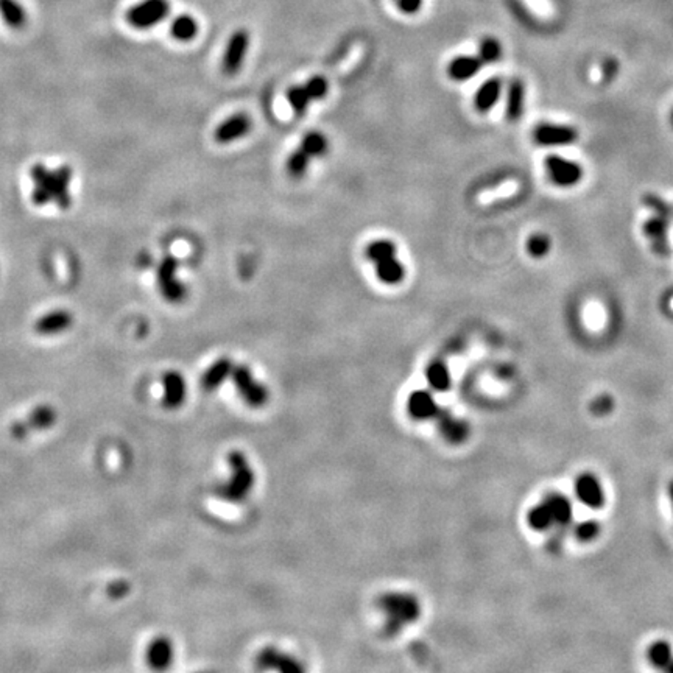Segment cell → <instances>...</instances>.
<instances>
[{"label": "cell", "mask_w": 673, "mask_h": 673, "mask_svg": "<svg viewBox=\"0 0 673 673\" xmlns=\"http://www.w3.org/2000/svg\"><path fill=\"white\" fill-rule=\"evenodd\" d=\"M378 607L384 616V631L388 636H396L404 631L421 616V603L410 592H385L380 596Z\"/></svg>", "instance_id": "6da1fadb"}, {"label": "cell", "mask_w": 673, "mask_h": 673, "mask_svg": "<svg viewBox=\"0 0 673 673\" xmlns=\"http://www.w3.org/2000/svg\"><path fill=\"white\" fill-rule=\"evenodd\" d=\"M228 465L231 474L228 480L215 486V496L228 504H242L250 496L255 486V469L246 459L245 454L234 450L228 455Z\"/></svg>", "instance_id": "7a4b0ae2"}, {"label": "cell", "mask_w": 673, "mask_h": 673, "mask_svg": "<svg viewBox=\"0 0 673 673\" xmlns=\"http://www.w3.org/2000/svg\"><path fill=\"white\" fill-rule=\"evenodd\" d=\"M231 379L234 382V387L239 393V396L242 398L243 403L246 405L252 407V409H261L265 404L268 403V390L267 387L261 384L252 374L251 369L245 365H234Z\"/></svg>", "instance_id": "3957f363"}, {"label": "cell", "mask_w": 673, "mask_h": 673, "mask_svg": "<svg viewBox=\"0 0 673 673\" xmlns=\"http://www.w3.org/2000/svg\"><path fill=\"white\" fill-rule=\"evenodd\" d=\"M544 169L551 183L563 189L577 186L584 176L583 167L577 160L558 156V154H548L544 158Z\"/></svg>", "instance_id": "277c9868"}, {"label": "cell", "mask_w": 673, "mask_h": 673, "mask_svg": "<svg viewBox=\"0 0 673 673\" xmlns=\"http://www.w3.org/2000/svg\"><path fill=\"white\" fill-rule=\"evenodd\" d=\"M178 259L174 256H165L158 265L156 271V281L160 295L164 296L165 301L172 304H180L187 296V288L184 284L176 277L178 271Z\"/></svg>", "instance_id": "5b68a950"}, {"label": "cell", "mask_w": 673, "mask_h": 673, "mask_svg": "<svg viewBox=\"0 0 673 673\" xmlns=\"http://www.w3.org/2000/svg\"><path fill=\"white\" fill-rule=\"evenodd\" d=\"M169 13V0H142L128 10L127 21L134 28L147 30L163 22Z\"/></svg>", "instance_id": "8992f818"}, {"label": "cell", "mask_w": 673, "mask_h": 673, "mask_svg": "<svg viewBox=\"0 0 673 673\" xmlns=\"http://www.w3.org/2000/svg\"><path fill=\"white\" fill-rule=\"evenodd\" d=\"M58 413L55 410V407L48 404L38 405L30 415L22 419V421H16L11 424L10 434L15 440H24L27 438L28 434H32L35 430H46L50 429L52 425L57 423Z\"/></svg>", "instance_id": "52a82bcc"}, {"label": "cell", "mask_w": 673, "mask_h": 673, "mask_svg": "<svg viewBox=\"0 0 673 673\" xmlns=\"http://www.w3.org/2000/svg\"><path fill=\"white\" fill-rule=\"evenodd\" d=\"M250 48V35L246 30H236L226 42L223 57H221V71L225 75L232 77L242 69L243 61Z\"/></svg>", "instance_id": "ba28073f"}, {"label": "cell", "mask_w": 673, "mask_h": 673, "mask_svg": "<svg viewBox=\"0 0 673 673\" xmlns=\"http://www.w3.org/2000/svg\"><path fill=\"white\" fill-rule=\"evenodd\" d=\"M533 140L541 147H564L575 144L578 140V131L569 125L541 123L533 129Z\"/></svg>", "instance_id": "9c48e42d"}, {"label": "cell", "mask_w": 673, "mask_h": 673, "mask_svg": "<svg viewBox=\"0 0 673 673\" xmlns=\"http://www.w3.org/2000/svg\"><path fill=\"white\" fill-rule=\"evenodd\" d=\"M256 667L259 670H275L281 673L304 672V665L298 659L286 652L277 650L276 647H265L264 650L259 652Z\"/></svg>", "instance_id": "30bf717a"}, {"label": "cell", "mask_w": 673, "mask_h": 673, "mask_svg": "<svg viewBox=\"0 0 673 673\" xmlns=\"http://www.w3.org/2000/svg\"><path fill=\"white\" fill-rule=\"evenodd\" d=\"M670 221H672L670 219L661 217V215L654 214L653 217L647 219L644 221V225H642V231H644L647 242L650 243L654 255H658L661 257L670 256V242H669Z\"/></svg>", "instance_id": "8fae6325"}, {"label": "cell", "mask_w": 673, "mask_h": 673, "mask_svg": "<svg viewBox=\"0 0 673 673\" xmlns=\"http://www.w3.org/2000/svg\"><path fill=\"white\" fill-rule=\"evenodd\" d=\"M435 421L441 436L450 444L465 443L469 438V434H471V427H469L465 419L455 416L450 410L441 409Z\"/></svg>", "instance_id": "7c38bea8"}, {"label": "cell", "mask_w": 673, "mask_h": 673, "mask_svg": "<svg viewBox=\"0 0 673 673\" xmlns=\"http://www.w3.org/2000/svg\"><path fill=\"white\" fill-rule=\"evenodd\" d=\"M575 494L580 502L594 510L602 508L607 502V496H605L600 480L592 474H583L582 477L577 479Z\"/></svg>", "instance_id": "4fadbf2b"}, {"label": "cell", "mask_w": 673, "mask_h": 673, "mask_svg": "<svg viewBox=\"0 0 673 673\" xmlns=\"http://www.w3.org/2000/svg\"><path fill=\"white\" fill-rule=\"evenodd\" d=\"M252 122L248 114L237 113L231 117H228L215 129V140L219 144H231L234 140L242 139L243 136L251 131Z\"/></svg>", "instance_id": "5bb4252c"}, {"label": "cell", "mask_w": 673, "mask_h": 673, "mask_svg": "<svg viewBox=\"0 0 673 673\" xmlns=\"http://www.w3.org/2000/svg\"><path fill=\"white\" fill-rule=\"evenodd\" d=\"M440 410L441 407L427 390L413 391L407 399V412H409L410 418L416 419V421H430V419L435 421Z\"/></svg>", "instance_id": "9a60e30c"}, {"label": "cell", "mask_w": 673, "mask_h": 673, "mask_svg": "<svg viewBox=\"0 0 673 673\" xmlns=\"http://www.w3.org/2000/svg\"><path fill=\"white\" fill-rule=\"evenodd\" d=\"M163 405L167 410H174L181 407L186 400L187 394V385L186 380H184L183 376L178 371H167L163 376Z\"/></svg>", "instance_id": "2e32d148"}, {"label": "cell", "mask_w": 673, "mask_h": 673, "mask_svg": "<svg viewBox=\"0 0 673 673\" xmlns=\"http://www.w3.org/2000/svg\"><path fill=\"white\" fill-rule=\"evenodd\" d=\"M145 661L150 669L153 670H165L169 669L172 661H174V645L170 639L167 638H156L147 648Z\"/></svg>", "instance_id": "e0dca14e"}, {"label": "cell", "mask_w": 673, "mask_h": 673, "mask_svg": "<svg viewBox=\"0 0 673 673\" xmlns=\"http://www.w3.org/2000/svg\"><path fill=\"white\" fill-rule=\"evenodd\" d=\"M526 109V84L522 80H510L507 86V95H505V113L510 122H517Z\"/></svg>", "instance_id": "ac0fdd59"}, {"label": "cell", "mask_w": 673, "mask_h": 673, "mask_svg": "<svg viewBox=\"0 0 673 673\" xmlns=\"http://www.w3.org/2000/svg\"><path fill=\"white\" fill-rule=\"evenodd\" d=\"M502 89H504L502 78L494 77L486 80L474 95L475 109L481 114H486L488 111H491L497 104L500 95H502Z\"/></svg>", "instance_id": "d6986e66"}, {"label": "cell", "mask_w": 673, "mask_h": 673, "mask_svg": "<svg viewBox=\"0 0 673 673\" xmlns=\"http://www.w3.org/2000/svg\"><path fill=\"white\" fill-rule=\"evenodd\" d=\"M32 180L35 183V189L32 194L33 203L36 206H44L47 203L53 201V190H52V172L47 170L46 165L36 164L32 169Z\"/></svg>", "instance_id": "ffe728a7"}, {"label": "cell", "mask_w": 673, "mask_h": 673, "mask_svg": "<svg viewBox=\"0 0 673 673\" xmlns=\"http://www.w3.org/2000/svg\"><path fill=\"white\" fill-rule=\"evenodd\" d=\"M481 67H483V63L479 57L460 55L448 64V77L454 82H468L477 75Z\"/></svg>", "instance_id": "44dd1931"}, {"label": "cell", "mask_w": 673, "mask_h": 673, "mask_svg": "<svg viewBox=\"0 0 673 673\" xmlns=\"http://www.w3.org/2000/svg\"><path fill=\"white\" fill-rule=\"evenodd\" d=\"M72 315L67 311H53L36 320L35 332L39 335H55L64 332L72 326Z\"/></svg>", "instance_id": "7402d4cb"}, {"label": "cell", "mask_w": 673, "mask_h": 673, "mask_svg": "<svg viewBox=\"0 0 673 673\" xmlns=\"http://www.w3.org/2000/svg\"><path fill=\"white\" fill-rule=\"evenodd\" d=\"M234 363L228 357H221V359L215 360L211 367H209L205 374L201 378V385L206 391H215L219 390L221 384L226 379L231 378Z\"/></svg>", "instance_id": "603a6c76"}, {"label": "cell", "mask_w": 673, "mask_h": 673, "mask_svg": "<svg viewBox=\"0 0 673 673\" xmlns=\"http://www.w3.org/2000/svg\"><path fill=\"white\" fill-rule=\"evenodd\" d=\"M72 180V170L69 165L59 167L58 170L52 172V190H53V201L57 203L58 208L67 209L71 206V194H69V183Z\"/></svg>", "instance_id": "cb8c5ba5"}, {"label": "cell", "mask_w": 673, "mask_h": 673, "mask_svg": "<svg viewBox=\"0 0 673 673\" xmlns=\"http://www.w3.org/2000/svg\"><path fill=\"white\" fill-rule=\"evenodd\" d=\"M546 508L551 513L553 524H558V526H566L572 519V505L569 502V499L563 494H548L544 500Z\"/></svg>", "instance_id": "d4e9b609"}, {"label": "cell", "mask_w": 673, "mask_h": 673, "mask_svg": "<svg viewBox=\"0 0 673 673\" xmlns=\"http://www.w3.org/2000/svg\"><path fill=\"white\" fill-rule=\"evenodd\" d=\"M425 379H427V384L432 390L438 393L448 391L452 385L449 368L441 360H434L429 363L427 368H425Z\"/></svg>", "instance_id": "484cf974"}, {"label": "cell", "mask_w": 673, "mask_h": 673, "mask_svg": "<svg viewBox=\"0 0 673 673\" xmlns=\"http://www.w3.org/2000/svg\"><path fill=\"white\" fill-rule=\"evenodd\" d=\"M374 265H376V276H378V279L384 284H388V286H396V284L404 281L405 267L403 262L398 261L396 256Z\"/></svg>", "instance_id": "4316f807"}, {"label": "cell", "mask_w": 673, "mask_h": 673, "mask_svg": "<svg viewBox=\"0 0 673 673\" xmlns=\"http://www.w3.org/2000/svg\"><path fill=\"white\" fill-rule=\"evenodd\" d=\"M0 16L10 28L19 30L27 22L26 10L17 0H0Z\"/></svg>", "instance_id": "83f0119b"}, {"label": "cell", "mask_w": 673, "mask_h": 673, "mask_svg": "<svg viewBox=\"0 0 673 673\" xmlns=\"http://www.w3.org/2000/svg\"><path fill=\"white\" fill-rule=\"evenodd\" d=\"M170 33L176 41L189 42L195 39V36L199 35V22L192 16L181 15L172 21Z\"/></svg>", "instance_id": "f1b7e54d"}, {"label": "cell", "mask_w": 673, "mask_h": 673, "mask_svg": "<svg viewBox=\"0 0 673 673\" xmlns=\"http://www.w3.org/2000/svg\"><path fill=\"white\" fill-rule=\"evenodd\" d=\"M299 147L312 159L321 158L324 156L327 150H329V140H327V138L323 133L317 131V129H312V131H307L304 136H302Z\"/></svg>", "instance_id": "f546056e"}, {"label": "cell", "mask_w": 673, "mask_h": 673, "mask_svg": "<svg viewBox=\"0 0 673 673\" xmlns=\"http://www.w3.org/2000/svg\"><path fill=\"white\" fill-rule=\"evenodd\" d=\"M396 245L391 240L388 239H379L374 240V242L369 243L365 250V255L368 257L369 262L378 264L382 261H387V259L396 256Z\"/></svg>", "instance_id": "4dcf8cb0"}, {"label": "cell", "mask_w": 673, "mask_h": 673, "mask_svg": "<svg viewBox=\"0 0 673 673\" xmlns=\"http://www.w3.org/2000/svg\"><path fill=\"white\" fill-rule=\"evenodd\" d=\"M287 102L290 107H292L293 113L296 117H302L306 114V111L311 104L312 98L308 95L307 89L304 88V84H295L292 88L287 89Z\"/></svg>", "instance_id": "1f68e13d"}, {"label": "cell", "mask_w": 673, "mask_h": 673, "mask_svg": "<svg viewBox=\"0 0 673 673\" xmlns=\"http://www.w3.org/2000/svg\"><path fill=\"white\" fill-rule=\"evenodd\" d=\"M647 656H648V661H650V663L654 667L665 670L667 665H669L673 661L672 647H670L669 642L656 640V642H653L650 648H648Z\"/></svg>", "instance_id": "d6a6232c"}, {"label": "cell", "mask_w": 673, "mask_h": 673, "mask_svg": "<svg viewBox=\"0 0 673 673\" xmlns=\"http://www.w3.org/2000/svg\"><path fill=\"white\" fill-rule=\"evenodd\" d=\"M311 159L312 158L308 156V154L304 150H302L301 147H298L287 159V163H286L287 174L292 178H295V180H299V178L306 175L308 165H311Z\"/></svg>", "instance_id": "836d02e7"}, {"label": "cell", "mask_w": 673, "mask_h": 673, "mask_svg": "<svg viewBox=\"0 0 673 673\" xmlns=\"http://www.w3.org/2000/svg\"><path fill=\"white\" fill-rule=\"evenodd\" d=\"M483 64H494L502 58V44L494 36H485L479 44V55Z\"/></svg>", "instance_id": "e575fe53"}, {"label": "cell", "mask_w": 673, "mask_h": 673, "mask_svg": "<svg viewBox=\"0 0 673 673\" xmlns=\"http://www.w3.org/2000/svg\"><path fill=\"white\" fill-rule=\"evenodd\" d=\"M551 246H552L551 237L546 236V234H542V232L532 234V236H530L527 239V242H526L527 252L533 259L546 257L548 252H551Z\"/></svg>", "instance_id": "d590c367"}, {"label": "cell", "mask_w": 673, "mask_h": 673, "mask_svg": "<svg viewBox=\"0 0 673 673\" xmlns=\"http://www.w3.org/2000/svg\"><path fill=\"white\" fill-rule=\"evenodd\" d=\"M530 527L533 530H538V532H544V530L551 528L553 526V519L548 510L546 508V505H538V507H533L530 510V513L527 516Z\"/></svg>", "instance_id": "8d00e7d4"}, {"label": "cell", "mask_w": 673, "mask_h": 673, "mask_svg": "<svg viewBox=\"0 0 673 673\" xmlns=\"http://www.w3.org/2000/svg\"><path fill=\"white\" fill-rule=\"evenodd\" d=\"M304 88L307 89L308 95H311L312 102H315V100H321V98H324L327 95V92H329V83H327V80L324 77L315 75L307 80L304 83Z\"/></svg>", "instance_id": "74e56055"}, {"label": "cell", "mask_w": 673, "mask_h": 673, "mask_svg": "<svg viewBox=\"0 0 673 673\" xmlns=\"http://www.w3.org/2000/svg\"><path fill=\"white\" fill-rule=\"evenodd\" d=\"M598 533H600V524L597 521H584L582 524H578L575 528V536L578 541L582 542H591L594 541Z\"/></svg>", "instance_id": "f35d334b"}, {"label": "cell", "mask_w": 673, "mask_h": 673, "mask_svg": "<svg viewBox=\"0 0 673 673\" xmlns=\"http://www.w3.org/2000/svg\"><path fill=\"white\" fill-rule=\"evenodd\" d=\"M644 205L647 208H650L656 215H661V217H665V219H670V220L673 217V212H672L670 206L667 205V203L663 199H659L658 195H653V194L645 195L644 196Z\"/></svg>", "instance_id": "ab89813d"}, {"label": "cell", "mask_w": 673, "mask_h": 673, "mask_svg": "<svg viewBox=\"0 0 673 673\" xmlns=\"http://www.w3.org/2000/svg\"><path fill=\"white\" fill-rule=\"evenodd\" d=\"M129 591H131V584H129V582H127V580H116V582L108 584L107 594L111 598H116V600H119V598H123L125 596H128Z\"/></svg>", "instance_id": "60d3db41"}, {"label": "cell", "mask_w": 673, "mask_h": 673, "mask_svg": "<svg viewBox=\"0 0 673 673\" xmlns=\"http://www.w3.org/2000/svg\"><path fill=\"white\" fill-rule=\"evenodd\" d=\"M396 3L404 15H416L423 7V0H396Z\"/></svg>", "instance_id": "b9f144b4"}, {"label": "cell", "mask_w": 673, "mask_h": 673, "mask_svg": "<svg viewBox=\"0 0 673 673\" xmlns=\"http://www.w3.org/2000/svg\"><path fill=\"white\" fill-rule=\"evenodd\" d=\"M665 670H669V672H673V661H672V663H670L669 665H667V669H665Z\"/></svg>", "instance_id": "7bdbcfd3"}, {"label": "cell", "mask_w": 673, "mask_h": 673, "mask_svg": "<svg viewBox=\"0 0 673 673\" xmlns=\"http://www.w3.org/2000/svg\"><path fill=\"white\" fill-rule=\"evenodd\" d=\"M670 122H672V127H673V111H672V114H670Z\"/></svg>", "instance_id": "ee69618b"}]
</instances>
